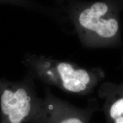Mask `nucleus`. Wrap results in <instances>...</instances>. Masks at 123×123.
Returning <instances> with one entry per match:
<instances>
[{
    "mask_svg": "<svg viewBox=\"0 0 123 123\" xmlns=\"http://www.w3.org/2000/svg\"><path fill=\"white\" fill-rule=\"evenodd\" d=\"M38 100L31 77L19 82L1 79V123H27Z\"/></svg>",
    "mask_w": 123,
    "mask_h": 123,
    "instance_id": "2",
    "label": "nucleus"
},
{
    "mask_svg": "<svg viewBox=\"0 0 123 123\" xmlns=\"http://www.w3.org/2000/svg\"><path fill=\"white\" fill-rule=\"evenodd\" d=\"M0 4L12 5L39 13L44 10L42 6L32 0H0Z\"/></svg>",
    "mask_w": 123,
    "mask_h": 123,
    "instance_id": "6",
    "label": "nucleus"
},
{
    "mask_svg": "<svg viewBox=\"0 0 123 123\" xmlns=\"http://www.w3.org/2000/svg\"><path fill=\"white\" fill-rule=\"evenodd\" d=\"M105 104L107 123H123V86L112 87Z\"/></svg>",
    "mask_w": 123,
    "mask_h": 123,
    "instance_id": "5",
    "label": "nucleus"
},
{
    "mask_svg": "<svg viewBox=\"0 0 123 123\" xmlns=\"http://www.w3.org/2000/svg\"><path fill=\"white\" fill-rule=\"evenodd\" d=\"M29 123H87L86 115L53 96L49 91L38 101Z\"/></svg>",
    "mask_w": 123,
    "mask_h": 123,
    "instance_id": "3",
    "label": "nucleus"
},
{
    "mask_svg": "<svg viewBox=\"0 0 123 123\" xmlns=\"http://www.w3.org/2000/svg\"><path fill=\"white\" fill-rule=\"evenodd\" d=\"M33 76L64 91L86 94L97 84V79L85 69L66 62L26 55L23 61Z\"/></svg>",
    "mask_w": 123,
    "mask_h": 123,
    "instance_id": "1",
    "label": "nucleus"
},
{
    "mask_svg": "<svg viewBox=\"0 0 123 123\" xmlns=\"http://www.w3.org/2000/svg\"><path fill=\"white\" fill-rule=\"evenodd\" d=\"M108 10V6L105 3H95L80 13L78 22L82 27L93 31L101 37H113L119 30V23L115 18H102Z\"/></svg>",
    "mask_w": 123,
    "mask_h": 123,
    "instance_id": "4",
    "label": "nucleus"
}]
</instances>
